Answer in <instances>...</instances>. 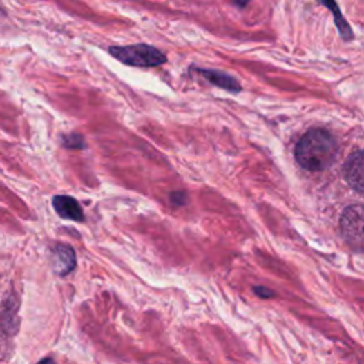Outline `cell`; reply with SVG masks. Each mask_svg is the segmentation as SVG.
<instances>
[{
    "mask_svg": "<svg viewBox=\"0 0 364 364\" xmlns=\"http://www.w3.org/2000/svg\"><path fill=\"white\" fill-rule=\"evenodd\" d=\"M169 200L175 205V207H181L186 202V197L184 192H173L171 195H169Z\"/></svg>",
    "mask_w": 364,
    "mask_h": 364,
    "instance_id": "obj_10",
    "label": "cell"
},
{
    "mask_svg": "<svg viewBox=\"0 0 364 364\" xmlns=\"http://www.w3.org/2000/svg\"><path fill=\"white\" fill-rule=\"evenodd\" d=\"M364 211L361 205L347 207L341 216L342 235L347 244L357 252L363 251L364 245Z\"/></svg>",
    "mask_w": 364,
    "mask_h": 364,
    "instance_id": "obj_3",
    "label": "cell"
},
{
    "mask_svg": "<svg viewBox=\"0 0 364 364\" xmlns=\"http://www.w3.org/2000/svg\"><path fill=\"white\" fill-rule=\"evenodd\" d=\"M53 207L56 212L64 218V220H70L75 222H83L84 221V213L80 207V204L71 197L67 195H59L53 200Z\"/></svg>",
    "mask_w": 364,
    "mask_h": 364,
    "instance_id": "obj_6",
    "label": "cell"
},
{
    "mask_svg": "<svg viewBox=\"0 0 364 364\" xmlns=\"http://www.w3.org/2000/svg\"><path fill=\"white\" fill-rule=\"evenodd\" d=\"M52 265L53 271L60 275L66 276L73 269L76 268V253L73 251V248L67 245H57L53 249V256H52Z\"/></svg>",
    "mask_w": 364,
    "mask_h": 364,
    "instance_id": "obj_5",
    "label": "cell"
},
{
    "mask_svg": "<svg viewBox=\"0 0 364 364\" xmlns=\"http://www.w3.org/2000/svg\"><path fill=\"white\" fill-rule=\"evenodd\" d=\"M345 178L347 184L357 192L363 193L364 188V155L358 150L352 154L345 164Z\"/></svg>",
    "mask_w": 364,
    "mask_h": 364,
    "instance_id": "obj_4",
    "label": "cell"
},
{
    "mask_svg": "<svg viewBox=\"0 0 364 364\" xmlns=\"http://www.w3.org/2000/svg\"><path fill=\"white\" fill-rule=\"evenodd\" d=\"M110 53L118 61L134 67H157L166 61L162 52L147 44L111 47Z\"/></svg>",
    "mask_w": 364,
    "mask_h": 364,
    "instance_id": "obj_2",
    "label": "cell"
},
{
    "mask_svg": "<svg viewBox=\"0 0 364 364\" xmlns=\"http://www.w3.org/2000/svg\"><path fill=\"white\" fill-rule=\"evenodd\" d=\"M255 294L259 298H263V299H269V298L275 296V294L272 292V290H269L268 287H263V286H256L255 287Z\"/></svg>",
    "mask_w": 364,
    "mask_h": 364,
    "instance_id": "obj_11",
    "label": "cell"
},
{
    "mask_svg": "<svg viewBox=\"0 0 364 364\" xmlns=\"http://www.w3.org/2000/svg\"><path fill=\"white\" fill-rule=\"evenodd\" d=\"M197 71L202 77H205V80H208L209 83H212L218 87L225 88V90L232 91V93L240 91V84L233 77L225 75V73H222V71H216V70H197Z\"/></svg>",
    "mask_w": 364,
    "mask_h": 364,
    "instance_id": "obj_7",
    "label": "cell"
},
{
    "mask_svg": "<svg viewBox=\"0 0 364 364\" xmlns=\"http://www.w3.org/2000/svg\"><path fill=\"white\" fill-rule=\"evenodd\" d=\"M233 2L238 5V6H240V8H244L248 2H249V0H233Z\"/></svg>",
    "mask_w": 364,
    "mask_h": 364,
    "instance_id": "obj_12",
    "label": "cell"
},
{
    "mask_svg": "<svg viewBox=\"0 0 364 364\" xmlns=\"http://www.w3.org/2000/svg\"><path fill=\"white\" fill-rule=\"evenodd\" d=\"M39 364H56L52 358H44V360H41Z\"/></svg>",
    "mask_w": 364,
    "mask_h": 364,
    "instance_id": "obj_13",
    "label": "cell"
},
{
    "mask_svg": "<svg viewBox=\"0 0 364 364\" xmlns=\"http://www.w3.org/2000/svg\"><path fill=\"white\" fill-rule=\"evenodd\" d=\"M319 2L326 6L327 9H330L333 12V16H334V23H336V26L338 29V32H341V36L345 39V40H352L353 39V30L352 28L349 26V23L347 20L343 17L341 9H338L337 3L334 2V0H319Z\"/></svg>",
    "mask_w": 364,
    "mask_h": 364,
    "instance_id": "obj_8",
    "label": "cell"
},
{
    "mask_svg": "<svg viewBox=\"0 0 364 364\" xmlns=\"http://www.w3.org/2000/svg\"><path fill=\"white\" fill-rule=\"evenodd\" d=\"M64 145H66V147H68V149H82L84 144H83V138L80 135H75V134H73V135L66 137Z\"/></svg>",
    "mask_w": 364,
    "mask_h": 364,
    "instance_id": "obj_9",
    "label": "cell"
},
{
    "mask_svg": "<svg viewBox=\"0 0 364 364\" xmlns=\"http://www.w3.org/2000/svg\"><path fill=\"white\" fill-rule=\"evenodd\" d=\"M337 141L325 130H310L298 142L295 157L307 171L319 173L333 165L337 157Z\"/></svg>",
    "mask_w": 364,
    "mask_h": 364,
    "instance_id": "obj_1",
    "label": "cell"
}]
</instances>
